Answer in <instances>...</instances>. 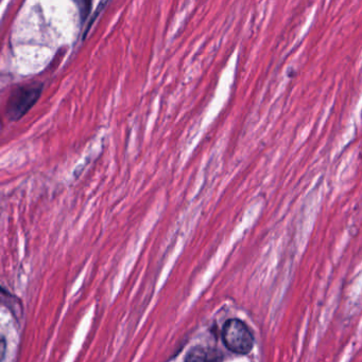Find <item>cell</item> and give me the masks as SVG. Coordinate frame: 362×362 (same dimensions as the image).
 <instances>
[{"instance_id":"6da1fadb","label":"cell","mask_w":362,"mask_h":362,"mask_svg":"<svg viewBox=\"0 0 362 362\" xmlns=\"http://www.w3.org/2000/svg\"><path fill=\"white\" fill-rule=\"evenodd\" d=\"M42 83L23 84L15 88L10 94L6 106V114L10 121H19L39 101L43 92Z\"/></svg>"},{"instance_id":"7a4b0ae2","label":"cell","mask_w":362,"mask_h":362,"mask_svg":"<svg viewBox=\"0 0 362 362\" xmlns=\"http://www.w3.org/2000/svg\"><path fill=\"white\" fill-rule=\"evenodd\" d=\"M222 339L230 351L239 355H247L253 349L254 337L251 330L238 319H231L224 324Z\"/></svg>"},{"instance_id":"3957f363","label":"cell","mask_w":362,"mask_h":362,"mask_svg":"<svg viewBox=\"0 0 362 362\" xmlns=\"http://www.w3.org/2000/svg\"><path fill=\"white\" fill-rule=\"evenodd\" d=\"M185 362H222V354L217 350L197 346L188 353Z\"/></svg>"},{"instance_id":"277c9868","label":"cell","mask_w":362,"mask_h":362,"mask_svg":"<svg viewBox=\"0 0 362 362\" xmlns=\"http://www.w3.org/2000/svg\"><path fill=\"white\" fill-rule=\"evenodd\" d=\"M76 3L81 15L82 21H86L92 9V0H76Z\"/></svg>"},{"instance_id":"5b68a950","label":"cell","mask_w":362,"mask_h":362,"mask_svg":"<svg viewBox=\"0 0 362 362\" xmlns=\"http://www.w3.org/2000/svg\"><path fill=\"white\" fill-rule=\"evenodd\" d=\"M109 1L110 0H101V3H100L99 6H98V9L96 10L95 15L92 17V19H90V23H88V29H86V33H84V37H86V35H88V30H90L92 23H95L96 19H97L98 17H99L100 11H101V10H103L104 8H105L106 3H109Z\"/></svg>"}]
</instances>
